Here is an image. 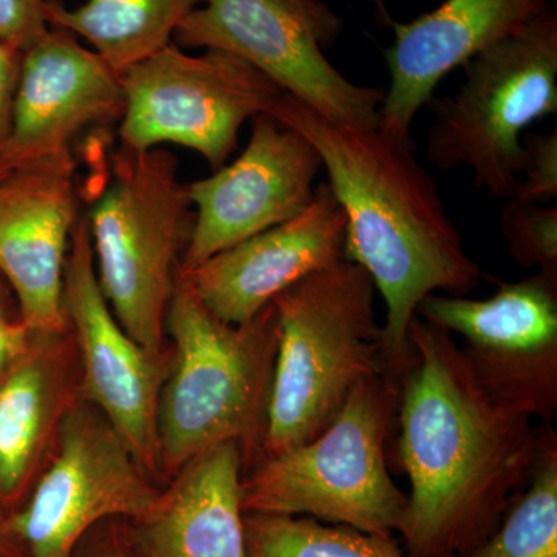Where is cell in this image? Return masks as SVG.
Masks as SVG:
<instances>
[{
  "mask_svg": "<svg viewBox=\"0 0 557 557\" xmlns=\"http://www.w3.org/2000/svg\"><path fill=\"white\" fill-rule=\"evenodd\" d=\"M22 58H24L22 51L0 42V149L5 145L13 127Z\"/></svg>",
  "mask_w": 557,
  "mask_h": 557,
  "instance_id": "484cf974",
  "label": "cell"
},
{
  "mask_svg": "<svg viewBox=\"0 0 557 557\" xmlns=\"http://www.w3.org/2000/svg\"><path fill=\"white\" fill-rule=\"evenodd\" d=\"M398 401L399 386L386 375L362 381L318 437L245 472L244 515L311 518L380 536L398 533L408 496L395 485L386 461Z\"/></svg>",
  "mask_w": 557,
  "mask_h": 557,
  "instance_id": "5b68a950",
  "label": "cell"
},
{
  "mask_svg": "<svg viewBox=\"0 0 557 557\" xmlns=\"http://www.w3.org/2000/svg\"><path fill=\"white\" fill-rule=\"evenodd\" d=\"M124 113L121 148L148 150L183 146L200 153L212 171L225 166L242 126L270 113L284 90L228 51L199 57L170 44L121 73Z\"/></svg>",
  "mask_w": 557,
  "mask_h": 557,
  "instance_id": "9c48e42d",
  "label": "cell"
},
{
  "mask_svg": "<svg viewBox=\"0 0 557 557\" xmlns=\"http://www.w3.org/2000/svg\"><path fill=\"white\" fill-rule=\"evenodd\" d=\"M270 115L306 135L321 156L346 214V259L368 271L386 304V376L401 386L413 361L409 327L421 300L432 293L468 296L482 270L413 148L376 127L325 119L285 91Z\"/></svg>",
  "mask_w": 557,
  "mask_h": 557,
  "instance_id": "7a4b0ae2",
  "label": "cell"
},
{
  "mask_svg": "<svg viewBox=\"0 0 557 557\" xmlns=\"http://www.w3.org/2000/svg\"><path fill=\"white\" fill-rule=\"evenodd\" d=\"M32 330L25 327L24 322L11 321L5 302H3L2 287H0V372L9 368L30 339Z\"/></svg>",
  "mask_w": 557,
  "mask_h": 557,
  "instance_id": "4316f807",
  "label": "cell"
},
{
  "mask_svg": "<svg viewBox=\"0 0 557 557\" xmlns=\"http://www.w3.org/2000/svg\"><path fill=\"white\" fill-rule=\"evenodd\" d=\"M161 491L100 410L79 397L50 463L10 525L25 557H73L91 527L146 518Z\"/></svg>",
  "mask_w": 557,
  "mask_h": 557,
  "instance_id": "30bf717a",
  "label": "cell"
},
{
  "mask_svg": "<svg viewBox=\"0 0 557 557\" xmlns=\"http://www.w3.org/2000/svg\"><path fill=\"white\" fill-rule=\"evenodd\" d=\"M0 557H25L21 542L14 536L10 525V515L0 507Z\"/></svg>",
  "mask_w": 557,
  "mask_h": 557,
  "instance_id": "83f0119b",
  "label": "cell"
},
{
  "mask_svg": "<svg viewBox=\"0 0 557 557\" xmlns=\"http://www.w3.org/2000/svg\"><path fill=\"white\" fill-rule=\"evenodd\" d=\"M322 170L306 135L270 113L256 115L239 159L186 185L194 225L178 273L306 211Z\"/></svg>",
  "mask_w": 557,
  "mask_h": 557,
  "instance_id": "4fadbf2b",
  "label": "cell"
},
{
  "mask_svg": "<svg viewBox=\"0 0 557 557\" xmlns=\"http://www.w3.org/2000/svg\"><path fill=\"white\" fill-rule=\"evenodd\" d=\"M454 97L431 98L426 156L438 170L467 166L474 186L496 199L515 196L522 132L557 112L555 9L474 54Z\"/></svg>",
  "mask_w": 557,
  "mask_h": 557,
  "instance_id": "52a82bcc",
  "label": "cell"
},
{
  "mask_svg": "<svg viewBox=\"0 0 557 557\" xmlns=\"http://www.w3.org/2000/svg\"><path fill=\"white\" fill-rule=\"evenodd\" d=\"M500 230L516 263L557 276L556 207L511 197L502 209Z\"/></svg>",
  "mask_w": 557,
  "mask_h": 557,
  "instance_id": "603a6c76",
  "label": "cell"
},
{
  "mask_svg": "<svg viewBox=\"0 0 557 557\" xmlns=\"http://www.w3.org/2000/svg\"><path fill=\"white\" fill-rule=\"evenodd\" d=\"M95 557H131V555L129 552L120 544L119 539L113 537L106 542L104 547L98 549Z\"/></svg>",
  "mask_w": 557,
  "mask_h": 557,
  "instance_id": "f1b7e54d",
  "label": "cell"
},
{
  "mask_svg": "<svg viewBox=\"0 0 557 557\" xmlns=\"http://www.w3.org/2000/svg\"><path fill=\"white\" fill-rule=\"evenodd\" d=\"M170 366L157 410L160 475L239 443L245 472L262 457L278 322L273 304L247 324L222 321L177 276L166 314Z\"/></svg>",
  "mask_w": 557,
  "mask_h": 557,
  "instance_id": "3957f363",
  "label": "cell"
},
{
  "mask_svg": "<svg viewBox=\"0 0 557 557\" xmlns=\"http://www.w3.org/2000/svg\"><path fill=\"white\" fill-rule=\"evenodd\" d=\"M51 0H0V42L24 53L50 30Z\"/></svg>",
  "mask_w": 557,
  "mask_h": 557,
  "instance_id": "d4e9b609",
  "label": "cell"
},
{
  "mask_svg": "<svg viewBox=\"0 0 557 557\" xmlns=\"http://www.w3.org/2000/svg\"><path fill=\"white\" fill-rule=\"evenodd\" d=\"M552 9L549 0H445L417 20L394 22V42L384 53L388 87L376 129L413 148L410 127L440 81Z\"/></svg>",
  "mask_w": 557,
  "mask_h": 557,
  "instance_id": "e0dca14e",
  "label": "cell"
},
{
  "mask_svg": "<svg viewBox=\"0 0 557 557\" xmlns=\"http://www.w3.org/2000/svg\"><path fill=\"white\" fill-rule=\"evenodd\" d=\"M244 453L228 442L190 460L135 520L131 557H248Z\"/></svg>",
  "mask_w": 557,
  "mask_h": 557,
  "instance_id": "d6986e66",
  "label": "cell"
},
{
  "mask_svg": "<svg viewBox=\"0 0 557 557\" xmlns=\"http://www.w3.org/2000/svg\"><path fill=\"white\" fill-rule=\"evenodd\" d=\"M465 557H557V435L542 429L541 454L528 487L490 537Z\"/></svg>",
  "mask_w": 557,
  "mask_h": 557,
  "instance_id": "44dd1931",
  "label": "cell"
},
{
  "mask_svg": "<svg viewBox=\"0 0 557 557\" xmlns=\"http://www.w3.org/2000/svg\"><path fill=\"white\" fill-rule=\"evenodd\" d=\"M11 170L9 168L3 166V164H0V178L5 177L7 174H9Z\"/></svg>",
  "mask_w": 557,
  "mask_h": 557,
  "instance_id": "f546056e",
  "label": "cell"
},
{
  "mask_svg": "<svg viewBox=\"0 0 557 557\" xmlns=\"http://www.w3.org/2000/svg\"><path fill=\"white\" fill-rule=\"evenodd\" d=\"M62 306L78 348L81 397L100 410L150 478L160 475L157 410L170 351L156 357L116 321L98 284L84 214L70 242Z\"/></svg>",
  "mask_w": 557,
  "mask_h": 557,
  "instance_id": "7c38bea8",
  "label": "cell"
},
{
  "mask_svg": "<svg viewBox=\"0 0 557 557\" xmlns=\"http://www.w3.org/2000/svg\"><path fill=\"white\" fill-rule=\"evenodd\" d=\"M248 557H406L392 536L311 518L245 515Z\"/></svg>",
  "mask_w": 557,
  "mask_h": 557,
  "instance_id": "7402d4cb",
  "label": "cell"
},
{
  "mask_svg": "<svg viewBox=\"0 0 557 557\" xmlns=\"http://www.w3.org/2000/svg\"><path fill=\"white\" fill-rule=\"evenodd\" d=\"M91 203L95 271L110 310L131 338L164 357L166 314L194 225L188 186L170 150L121 148Z\"/></svg>",
  "mask_w": 557,
  "mask_h": 557,
  "instance_id": "8992f818",
  "label": "cell"
},
{
  "mask_svg": "<svg viewBox=\"0 0 557 557\" xmlns=\"http://www.w3.org/2000/svg\"><path fill=\"white\" fill-rule=\"evenodd\" d=\"M375 293L368 271L341 259L273 299L278 344L260 460L318 437L358 384L386 375Z\"/></svg>",
  "mask_w": 557,
  "mask_h": 557,
  "instance_id": "277c9868",
  "label": "cell"
},
{
  "mask_svg": "<svg viewBox=\"0 0 557 557\" xmlns=\"http://www.w3.org/2000/svg\"><path fill=\"white\" fill-rule=\"evenodd\" d=\"M417 317L460 335L480 384L497 401L545 424L557 412V276L498 282L491 298L432 293Z\"/></svg>",
  "mask_w": 557,
  "mask_h": 557,
  "instance_id": "8fae6325",
  "label": "cell"
},
{
  "mask_svg": "<svg viewBox=\"0 0 557 557\" xmlns=\"http://www.w3.org/2000/svg\"><path fill=\"white\" fill-rule=\"evenodd\" d=\"M124 102L120 73L69 32L50 27L24 51L13 127L0 149V164L13 171L69 153L87 127L120 121Z\"/></svg>",
  "mask_w": 557,
  "mask_h": 557,
  "instance_id": "2e32d148",
  "label": "cell"
},
{
  "mask_svg": "<svg viewBox=\"0 0 557 557\" xmlns=\"http://www.w3.org/2000/svg\"><path fill=\"white\" fill-rule=\"evenodd\" d=\"M522 172L525 180L516 186V199L547 203L557 197V132L528 134L522 138Z\"/></svg>",
  "mask_w": 557,
  "mask_h": 557,
  "instance_id": "cb8c5ba5",
  "label": "cell"
},
{
  "mask_svg": "<svg viewBox=\"0 0 557 557\" xmlns=\"http://www.w3.org/2000/svg\"><path fill=\"white\" fill-rule=\"evenodd\" d=\"M343 30L324 0H205L174 38L178 47L228 51L325 119L376 127L386 90L351 83L325 57Z\"/></svg>",
  "mask_w": 557,
  "mask_h": 557,
  "instance_id": "ba28073f",
  "label": "cell"
},
{
  "mask_svg": "<svg viewBox=\"0 0 557 557\" xmlns=\"http://www.w3.org/2000/svg\"><path fill=\"white\" fill-rule=\"evenodd\" d=\"M79 397L78 348L70 325L32 332L20 357L0 372V507H14L30 494Z\"/></svg>",
  "mask_w": 557,
  "mask_h": 557,
  "instance_id": "ac0fdd59",
  "label": "cell"
},
{
  "mask_svg": "<svg viewBox=\"0 0 557 557\" xmlns=\"http://www.w3.org/2000/svg\"><path fill=\"white\" fill-rule=\"evenodd\" d=\"M346 214L319 183L306 211L178 273L214 317L247 324L282 292L346 259Z\"/></svg>",
  "mask_w": 557,
  "mask_h": 557,
  "instance_id": "9a60e30c",
  "label": "cell"
},
{
  "mask_svg": "<svg viewBox=\"0 0 557 557\" xmlns=\"http://www.w3.org/2000/svg\"><path fill=\"white\" fill-rule=\"evenodd\" d=\"M399 386V461L410 482L406 557H465L500 525L541 454L533 418L497 401L446 330L413 318Z\"/></svg>",
  "mask_w": 557,
  "mask_h": 557,
  "instance_id": "6da1fadb",
  "label": "cell"
},
{
  "mask_svg": "<svg viewBox=\"0 0 557 557\" xmlns=\"http://www.w3.org/2000/svg\"><path fill=\"white\" fill-rule=\"evenodd\" d=\"M205 0H87L67 9L51 0L50 27L81 36L116 73L170 46L178 25Z\"/></svg>",
  "mask_w": 557,
  "mask_h": 557,
  "instance_id": "ffe728a7",
  "label": "cell"
},
{
  "mask_svg": "<svg viewBox=\"0 0 557 557\" xmlns=\"http://www.w3.org/2000/svg\"><path fill=\"white\" fill-rule=\"evenodd\" d=\"M78 218L72 153L33 161L0 178V274L32 332L69 327L62 293Z\"/></svg>",
  "mask_w": 557,
  "mask_h": 557,
  "instance_id": "5bb4252c",
  "label": "cell"
}]
</instances>
